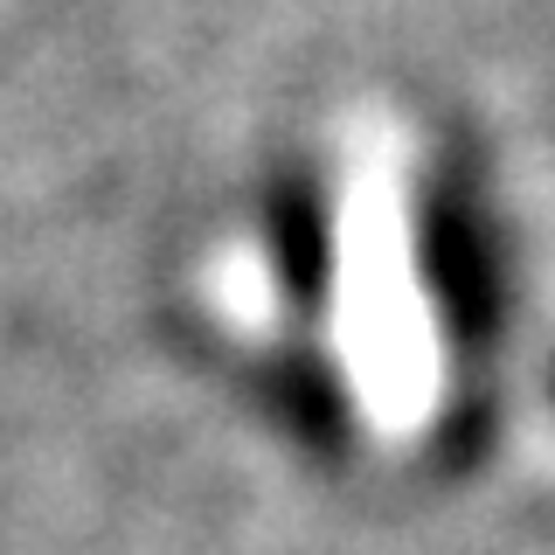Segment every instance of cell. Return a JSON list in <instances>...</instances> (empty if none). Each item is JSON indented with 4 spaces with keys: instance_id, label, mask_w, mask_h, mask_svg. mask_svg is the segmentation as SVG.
Wrapping results in <instances>:
<instances>
[{
    "instance_id": "1",
    "label": "cell",
    "mask_w": 555,
    "mask_h": 555,
    "mask_svg": "<svg viewBox=\"0 0 555 555\" xmlns=\"http://www.w3.org/2000/svg\"><path fill=\"white\" fill-rule=\"evenodd\" d=\"M416 278H424L430 306H438L444 347L465 375L500 347V320H507V257H500V230L486 216L479 188L465 167H430L416 188Z\"/></svg>"
},
{
    "instance_id": "2",
    "label": "cell",
    "mask_w": 555,
    "mask_h": 555,
    "mask_svg": "<svg viewBox=\"0 0 555 555\" xmlns=\"http://www.w3.org/2000/svg\"><path fill=\"white\" fill-rule=\"evenodd\" d=\"M264 257L271 285L299 320H320L334 306V208L312 167H285L264 188Z\"/></svg>"
},
{
    "instance_id": "3",
    "label": "cell",
    "mask_w": 555,
    "mask_h": 555,
    "mask_svg": "<svg viewBox=\"0 0 555 555\" xmlns=\"http://www.w3.org/2000/svg\"><path fill=\"white\" fill-rule=\"evenodd\" d=\"M264 382H271V410L285 416L312 451L347 444V430H354V416H347V382L326 354H312V347H278Z\"/></svg>"
}]
</instances>
